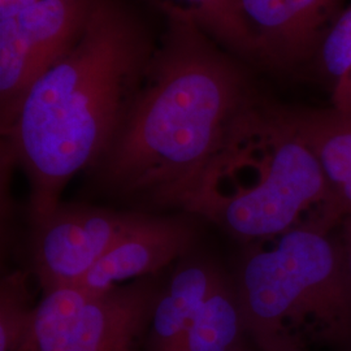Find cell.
<instances>
[{"mask_svg": "<svg viewBox=\"0 0 351 351\" xmlns=\"http://www.w3.org/2000/svg\"><path fill=\"white\" fill-rule=\"evenodd\" d=\"M37 1L42 0H0V19L8 17L13 13L25 8L26 5H30Z\"/></svg>", "mask_w": 351, "mask_h": 351, "instance_id": "ac0fdd59", "label": "cell"}, {"mask_svg": "<svg viewBox=\"0 0 351 351\" xmlns=\"http://www.w3.org/2000/svg\"><path fill=\"white\" fill-rule=\"evenodd\" d=\"M197 237L182 219L139 213L137 220L75 287L101 294L128 280L154 275L186 255Z\"/></svg>", "mask_w": 351, "mask_h": 351, "instance_id": "9c48e42d", "label": "cell"}, {"mask_svg": "<svg viewBox=\"0 0 351 351\" xmlns=\"http://www.w3.org/2000/svg\"><path fill=\"white\" fill-rule=\"evenodd\" d=\"M337 234H339L343 254H345V259H346V265L349 269V274L351 277V213L346 215L339 226H337Z\"/></svg>", "mask_w": 351, "mask_h": 351, "instance_id": "e0dca14e", "label": "cell"}, {"mask_svg": "<svg viewBox=\"0 0 351 351\" xmlns=\"http://www.w3.org/2000/svg\"><path fill=\"white\" fill-rule=\"evenodd\" d=\"M332 86L351 71V4L342 10L315 55Z\"/></svg>", "mask_w": 351, "mask_h": 351, "instance_id": "9a60e30c", "label": "cell"}, {"mask_svg": "<svg viewBox=\"0 0 351 351\" xmlns=\"http://www.w3.org/2000/svg\"><path fill=\"white\" fill-rule=\"evenodd\" d=\"M320 164L345 217L351 213V114L329 108L282 107Z\"/></svg>", "mask_w": 351, "mask_h": 351, "instance_id": "8fae6325", "label": "cell"}, {"mask_svg": "<svg viewBox=\"0 0 351 351\" xmlns=\"http://www.w3.org/2000/svg\"><path fill=\"white\" fill-rule=\"evenodd\" d=\"M156 46L119 0H98L78 42L32 85L1 129L5 155L30 181L38 223L73 176L111 146L143 85Z\"/></svg>", "mask_w": 351, "mask_h": 351, "instance_id": "7a4b0ae2", "label": "cell"}, {"mask_svg": "<svg viewBox=\"0 0 351 351\" xmlns=\"http://www.w3.org/2000/svg\"><path fill=\"white\" fill-rule=\"evenodd\" d=\"M185 210L250 245L300 226L335 230L343 219L314 152L282 106L256 95Z\"/></svg>", "mask_w": 351, "mask_h": 351, "instance_id": "3957f363", "label": "cell"}, {"mask_svg": "<svg viewBox=\"0 0 351 351\" xmlns=\"http://www.w3.org/2000/svg\"><path fill=\"white\" fill-rule=\"evenodd\" d=\"M223 276L211 262L180 265L159 291L145 341V351H176L213 287Z\"/></svg>", "mask_w": 351, "mask_h": 351, "instance_id": "30bf717a", "label": "cell"}, {"mask_svg": "<svg viewBox=\"0 0 351 351\" xmlns=\"http://www.w3.org/2000/svg\"><path fill=\"white\" fill-rule=\"evenodd\" d=\"M243 351H251V350H249V349H246V350H243ZM256 351H263V350H256Z\"/></svg>", "mask_w": 351, "mask_h": 351, "instance_id": "d6986e66", "label": "cell"}, {"mask_svg": "<svg viewBox=\"0 0 351 351\" xmlns=\"http://www.w3.org/2000/svg\"><path fill=\"white\" fill-rule=\"evenodd\" d=\"M251 245L233 280L256 350L351 342V277L337 229L300 226Z\"/></svg>", "mask_w": 351, "mask_h": 351, "instance_id": "277c9868", "label": "cell"}, {"mask_svg": "<svg viewBox=\"0 0 351 351\" xmlns=\"http://www.w3.org/2000/svg\"><path fill=\"white\" fill-rule=\"evenodd\" d=\"M37 304L27 300L25 276L14 274L1 282L0 351H25L33 333Z\"/></svg>", "mask_w": 351, "mask_h": 351, "instance_id": "5bb4252c", "label": "cell"}, {"mask_svg": "<svg viewBox=\"0 0 351 351\" xmlns=\"http://www.w3.org/2000/svg\"><path fill=\"white\" fill-rule=\"evenodd\" d=\"M138 215L60 204L36 223L32 263L43 291L75 287Z\"/></svg>", "mask_w": 351, "mask_h": 351, "instance_id": "52a82bcc", "label": "cell"}, {"mask_svg": "<svg viewBox=\"0 0 351 351\" xmlns=\"http://www.w3.org/2000/svg\"><path fill=\"white\" fill-rule=\"evenodd\" d=\"M158 294L139 281L101 294L78 288L45 293L25 351H139Z\"/></svg>", "mask_w": 351, "mask_h": 351, "instance_id": "5b68a950", "label": "cell"}, {"mask_svg": "<svg viewBox=\"0 0 351 351\" xmlns=\"http://www.w3.org/2000/svg\"><path fill=\"white\" fill-rule=\"evenodd\" d=\"M343 0H237L255 62L291 69L315 59Z\"/></svg>", "mask_w": 351, "mask_h": 351, "instance_id": "ba28073f", "label": "cell"}, {"mask_svg": "<svg viewBox=\"0 0 351 351\" xmlns=\"http://www.w3.org/2000/svg\"><path fill=\"white\" fill-rule=\"evenodd\" d=\"M163 12L162 43L95 167L104 189L121 198L185 208L255 93L243 68L190 14Z\"/></svg>", "mask_w": 351, "mask_h": 351, "instance_id": "6da1fadb", "label": "cell"}, {"mask_svg": "<svg viewBox=\"0 0 351 351\" xmlns=\"http://www.w3.org/2000/svg\"><path fill=\"white\" fill-rule=\"evenodd\" d=\"M98 0H42L0 19L1 129L32 85L73 49Z\"/></svg>", "mask_w": 351, "mask_h": 351, "instance_id": "8992f818", "label": "cell"}, {"mask_svg": "<svg viewBox=\"0 0 351 351\" xmlns=\"http://www.w3.org/2000/svg\"><path fill=\"white\" fill-rule=\"evenodd\" d=\"M160 10H180L190 14L220 46L254 60L250 36L239 16L237 0H156Z\"/></svg>", "mask_w": 351, "mask_h": 351, "instance_id": "4fadbf2b", "label": "cell"}, {"mask_svg": "<svg viewBox=\"0 0 351 351\" xmlns=\"http://www.w3.org/2000/svg\"><path fill=\"white\" fill-rule=\"evenodd\" d=\"M332 107L351 114V71L332 86Z\"/></svg>", "mask_w": 351, "mask_h": 351, "instance_id": "2e32d148", "label": "cell"}, {"mask_svg": "<svg viewBox=\"0 0 351 351\" xmlns=\"http://www.w3.org/2000/svg\"><path fill=\"white\" fill-rule=\"evenodd\" d=\"M246 337L233 281L223 274L176 351H243Z\"/></svg>", "mask_w": 351, "mask_h": 351, "instance_id": "7c38bea8", "label": "cell"}]
</instances>
